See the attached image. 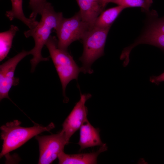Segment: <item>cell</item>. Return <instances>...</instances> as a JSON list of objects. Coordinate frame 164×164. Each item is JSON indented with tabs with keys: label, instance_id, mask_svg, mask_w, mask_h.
<instances>
[{
	"label": "cell",
	"instance_id": "obj_6",
	"mask_svg": "<svg viewBox=\"0 0 164 164\" xmlns=\"http://www.w3.org/2000/svg\"><path fill=\"white\" fill-rule=\"evenodd\" d=\"M39 147V164L52 163L59 154L64 151L67 145L64 134L61 131L58 133L50 135L35 136Z\"/></svg>",
	"mask_w": 164,
	"mask_h": 164
},
{
	"label": "cell",
	"instance_id": "obj_3",
	"mask_svg": "<svg viewBox=\"0 0 164 164\" xmlns=\"http://www.w3.org/2000/svg\"><path fill=\"white\" fill-rule=\"evenodd\" d=\"M45 45L59 76L63 94L65 98L67 99L65 95L67 86L71 80L77 79L79 74L81 72V68L78 67L67 50L58 47L57 40L55 36L51 35Z\"/></svg>",
	"mask_w": 164,
	"mask_h": 164
},
{
	"label": "cell",
	"instance_id": "obj_10",
	"mask_svg": "<svg viewBox=\"0 0 164 164\" xmlns=\"http://www.w3.org/2000/svg\"><path fill=\"white\" fill-rule=\"evenodd\" d=\"M80 9L79 12L83 20L89 25L91 29L104 8L98 0H76Z\"/></svg>",
	"mask_w": 164,
	"mask_h": 164
},
{
	"label": "cell",
	"instance_id": "obj_11",
	"mask_svg": "<svg viewBox=\"0 0 164 164\" xmlns=\"http://www.w3.org/2000/svg\"><path fill=\"white\" fill-rule=\"evenodd\" d=\"M80 129V138L77 144L80 146V151L103 144L100 138L99 129L93 127L88 119L84 122Z\"/></svg>",
	"mask_w": 164,
	"mask_h": 164
},
{
	"label": "cell",
	"instance_id": "obj_19",
	"mask_svg": "<svg viewBox=\"0 0 164 164\" xmlns=\"http://www.w3.org/2000/svg\"><path fill=\"white\" fill-rule=\"evenodd\" d=\"M150 81L152 83L158 85L160 83L164 81V72L158 76H152L150 77Z\"/></svg>",
	"mask_w": 164,
	"mask_h": 164
},
{
	"label": "cell",
	"instance_id": "obj_5",
	"mask_svg": "<svg viewBox=\"0 0 164 164\" xmlns=\"http://www.w3.org/2000/svg\"><path fill=\"white\" fill-rule=\"evenodd\" d=\"M90 29L88 24L83 20L79 12L70 18L63 17L56 30L58 47L67 50L72 43L82 39Z\"/></svg>",
	"mask_w": 164,
	"mask_h": 164
},
{
	"label": "cell",
	"instance_id": "obj_17",
	"mask_svg": "<svg viewBox=\"0 0 164 164\" xmlns=\"http://www.w3.org/2000/svg\"><path fill=\"white\" fill-rule=\"evenodd\" d=\"M48 3L47 0H29V6L32 10L29 18L36 19L37 15H40L43 9Z\"/></svg>",
	"mask_w": 164,
	"mask_h": 164
},
{
	"label": "cell",
	"instance_id": "obj_20",
	"mask_svg": "<svg viewBox=\"0 0 164 164\" xmlns=\"http://www.w3.org/2000/svg\"><path fill=\"white\" fill-rule=\"evenodd\" d=\"M103 7L104 8L106 5L110 2L111 0H98Z\"/></svg>",
	"mask_w": 164,
	"mask_h": 164
},
{
	"label": "cell",
	"instance_id": "obj_8",
	"mask_svg": "<svg viewBox=\"0 0 164 164\" xmlns=\"http://www.w3.org/2000/svg\"><path fill=\"white\" fill-rule=\"evenodd\" d=\"M29 54V51L23 50L0 65V101L5 98L10 100L9 96V90L12 86L19 84V78L14 76L16 67L21 60Z\"/></svg>",
	"mask_w": 164,
	"mask_h": 164
},
{
	"label": "cell",
	"instance_id": "obj_13",
	"mask_svg": "<svg viewBox=\"0 0 164 164\" xmlns=\"http://www.w3.org/2000/svg\"><path fill=\"white\" fill-rule=\"evenodd\" d=\"M125 8L123 6L118 5L103 11L97 18L94 27L101 28H110L120 13Z\"/></svg>",
	"mask_w": 164,
	"mask_h": 164
},
{
	"label": "cell",
	"instance_id": "obj_9",
	"mask_svg": "<svg viewBox=\"0 0 164 164\" xmlns=\"http://www.w3.org/2000/svg\"><path fill=\"white\" fill-rule=\"evenodd\" d=\"M108 149L105 143L100 146L96 152L89 153H82L68 154L64 152L59 155L58 164H95L97 163V159L99 154Z\"/></svg>",
	"mask_w": 164,
	"mask_h": 164
},
{
	"label": "cell",
	"instance_id": "obj_18",
	"mask_svg": "<svg viewBox=\"0 0 164 164\" xmlns=\"http://www.w3.org/2000/svg\"><path fill=\"white\" fill-rule=\"evenodd\" d=\"M149 29L164 33V17L154 21Z\"/></svg>",
	"mask_w": 164,
	"mask_h": 164
},
{
	"label": "cell",
	"instance_id": "obj_14",
	"mask_svg": "<svg viewBox=\"0 0 164 164\" xmlns=\"http://www.w3.org/2000/svg\"><path fill=\"white\" fill-rule=\"evenodd\" d=\"M140 44H150L164 50V33L149 29L130 46L132 49Z\"/></svg>",
	"mask_w": 164,
	"mask_h": 164
},
{
	"label": "cell",
	"instance_id": "obj_2",
	"mask_svg": "<svg viewBox=\"0 0 164 164\" xmlns=\"http://www.w3.org/2000/svg\"><path fill=\"white\" fill-rule=\"evenodd\" d=\"M17 120L7 123L0 128L1 138L3 143L0 158L21 146L33 137L45 131H50L55 127L52 122L46 126L36 124L30 127L20 126Z\"/></svg>",
	"mask_w": 164,
	"mask_h": 164
},
{
	"label": "cell",
	"instance_id": "obj_4",
	"mask_svg": "<svg viewBox=\"0 0 164 164\" xmlns=\"http://www.w3.org/2000/svg\"><path fill=\"white\" fill-rule=\"evenodd\" d=\"M110 28L93 27L84 34L82 39L83 52L79 60L82 63L81 72L91 73L92 63L104 55L105 45Z\"/></svg>",
	"mask_w": 164,
	"mask_h": 164
},
{
	"label": "cell",
	"instance_id": "obj_1",
	"mask_svg": "<svg viewBox=\"0 0 164 164\" xmlns=\"http://www.w3.org/2000/svg\"><path fill=\"white\" fill-rule=\"evenodd\" d=\"M40 15L41 18L37 25L24 32L26 38L32 37L35 42L34 46L29 51L30 54L33 56L30 60L32 72L40 62L49 60L48 57L42 56V50L51 36L52 30L54 29L56 30L63 17L62 13L56 12L49 2L43 9Z\"/></svg>",
	"mask_w": 164,
	"mask_h": 164
},
{
	"label": "cell",
	"instance_id": "obj_15",
	"mask_svg": "<svg viewBox=\"0 0 164 164\" xmlns=\"http://www.w3.org/2000/svg\"><path fill=\"white\" fill-rule=\"evenodd\" d=\"M16 26L11 25L9 30L0 33V61L7 56L11 47L13 39L19 31Z\"/></svg>",
	"mask_w": 164,
	"mask_h": 164
},
{
	"label": "cell",
	"instance_id": "obj_16",
	"mask_svg": "<svg viewBox=\"0 0 164 164\" xmlns=\"http://www.w3.org/2000/svg\"><path fill=\"white\" fill-rule=\"evenodd\" d=\"M110 2L125 7H140L147 11L152 3V0H111Z\"/></svg>",
	"mask_w": 164,
	"mask_h": 164
},
{
	"label": "cell",
	"instance_id": "obj_7",
	"mask_svg": "<svg viewBox=\"0 0 164 164\" xmlns=\"http://www.w3.org/2000/svg\"><path fill=\"white\" fill-rule=\"evenodd\" d=\"M91 97L89 94H81L80 100L63 123L61 131L65 135L67 144L71 137L87 119L88 110L85 104Z\"/></svg>",
	"mask_w": 164,
	"mask_h": 164
},
{
	"label": "cell",
	"instance_id": "obj_12",
	"mask_svg": "<svg viewBox=\"0 0 164 164\" xmlns=\"http://www.w3.org/2000/svg\"><path fill=\"white\" fill-rule=\"evenodd\" d=\"M12 9L11 10L6 11L5 15L10 20L17 19L22 22L32 29L35 27L39 22L32 18H28L25 15L22 9V0H11Z\"/></svg>",
	"mask_w": 164,
	"mask_h": 164
}]
</instances>
